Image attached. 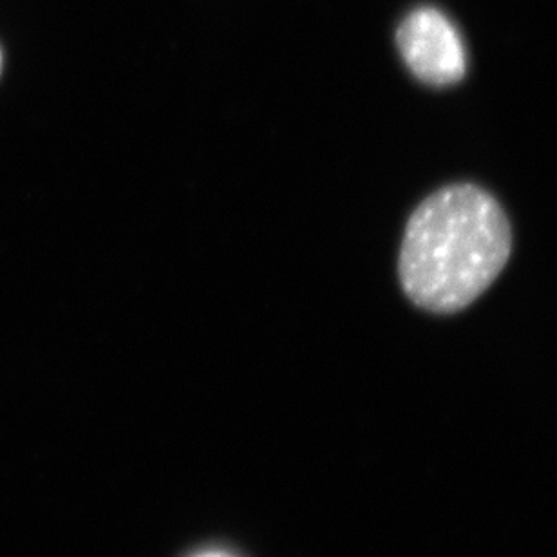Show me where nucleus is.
<instances>
[{"label":"nucleus","instance_id":"nucleus-1","mask_svg":"<svg viewBox=\"0 0 557 557\" xmlns=\"http://www.w3.org/2000/svg\"><path fill=\"white\" fill-rule=\"evenodd\" d=\"M509 256L510 225L498 201L474 185H453L414 210L398 274L414 305L455 313L494 283Z\"/></svg>","mask_w":557,"mask_h":557},{"label":"nucleus","instance_id":"nucleus-2","mask_svg":"<svg viewBox=\"0 0 557 557\" xmlns=\"http://www.w3.org/2000/svg\"><path fill=\"white\" fill-rule=\"evenodd\" d=\"M398 51L409 70L429 86H450L466 75V48L449 18L434 8H420L397 32Z\"/></svg>","mask_w":557,"mask_h":557},{"label":"nucleus","instance_id":"nucleus-3","mask_svg":"<svg viewBox=\"0 0 557 557\" xmlns=\"http://www.w3.org/2000/svg\"><path fill=\"white\" fill-rule=\"evenodd\" d=\"M194 557H232L231 554L218 553V550H210V553L198 554Z\"/></svg>","mask_w":557,"mask_h":557},{"label":"nucleus","instance_id":"nucleus-4","mask_svg":"<svg viewBox=\"0 0 557 557\" xmlns=\"http://www.w3.org/2000/svg\"><path fill=\"white\" fill-rule=\"evenodd\" d=\"M0 71H2V53H0Z\"/></svg>","mask_w":557,"mask_h":557}]
</instances>
